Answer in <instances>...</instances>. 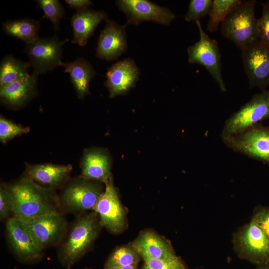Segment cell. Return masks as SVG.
Returning <instances> with one entry per match:
<instances>
[{
  "instance_id": "14",
  "label": "cell",
  "mask_w": 269,
  "mask_h": 269,
  "mask_svg": "<svg viewBox=\"0 0 269 269\" xmlns=\"http://www.w3.org/2000/svg\"><path fill=\"white\" fill-rule=\"evenodd\" d=\"M105 189L93 210L99 215L100 223L113 233L122 230L125 224V212L113 183L112 176L105 184Z\"/></svg>"
},
{
  "instance_id": "17",
  "label": "cell",
  "mask_w": 269,
  "mask_h": 269,
  "mask_svg": "<svg viewBox=\"0 0 269 269\" xmlns=\"http://www.w3.org/2000/svg\"><path fill=\"white\" fill-rule=\"evenodd\" d=\"M72 169L70 164L33 165L28 166L26 176L41 186L53 190L66 182Z\"/></svg>"
},
{
  "instance_id": "20",
  "label": "cell",
  "mask_w": 269,
  "mask_h": 269,
  "mask_svg": "<svg viewBox=\"0 0 269 269\" xmlns=\"http://www.w3.org/2000/svg\"><path fill=\"white\" fill-rule=\"evenodd\" d=\"M38 75L28 76L0 87V97L4 104L12 107L23 105L35 94Z\"/></svg>"
},
{
  "instance_id": "38",
  "label": "cell",
  "mask_w": 269,
  "mask_h": 269,
  "mask_svg": "<svg viewBox=\"0 0 269 269\" xmlns=\"http://www.w3.org/2000/svg\"><path fill=\"white\" fill-rule=\"evenodd\" d=\"M142 269H148L147 268V267L145 265H144Z\"/></svg>"
},
{
  "instance_id": "11",
  "label": "cell",
  "mask_w": 269,
  "mask_h": 269,
  "mask_svg": "<svg viewBox=\"0 0 269 269\" xmlns=\"http://www.w3.org/2000/svg\"><path fill=\"white\" fill-rule=\"evenodd\" d=\"M241 58L250 89L259 88L262 91L269 86V48L259 40L241 50Z\"/></svg>"
},
{
  "instance_id": "7",
  "label": "cell",
  "mask_w": 269,
  "mask_h": 269,
  "mask_svg": "<svg viewBox=\"0 0 269 269\" xmlns=\"http://www.w3.org/2000/svg\"><path fill=\"white\" fill-rule=\"evenodd\" d=\"M222 139L232 150L269 165V126L259 123Z\"/></svg>"
},
{
  "instance_id": "30",
  "label": "cell",
  "mask_w": 269,
  "mask_h": 269,
  "mask_svg": "<svg viewBox=\"0 0 269 269\" xmlns=\"http://www.w3.org/2000/svg\"><path fill=\"white\" fill-rule=\"evenodd\" d=\"M29 129L16 125L12 122L0 117V140L4 142L13 137L28 133Z\"/></svg>"
},
{
  "instance_id": "24",
  "label": "cell",
  "mask_w": 269,
  "mask_h": 269,
  "mask_svg": "<svg viewBox=\"0 0 269 269\" xmlns=\"http://www.w3.org/2000/svg\"><path fill=\"white\" fill-rule=\"evenodd\" d=\"M30 63L16 59L12 55L4 57L0 65V87L28 76Z\"/></svg>"
},
{
  "instance_id": "15",
  "label": "cell",
  "mask_w": 269,
  "mask_h": 269,
  "mask_svg": "<svg viewBox=\"0 0 269 269\" xmlns=\"http://www.w3.org/2000/svg\"><path fill=\"white\" fill-rule=\"evenodd\" d=\"M126 25H121L114 20L107 19L101 31L96 48V56L107 61L116 59L128 48Z\"/></svg>"
},
{
  "instance_id": "13",
  "label": "cell",
  "mask_w": 269,
  "mask_h": 269,
  "mask_svg": "<svg viewBox=\"0 0 269 269\" xmlns=\"http://www.w3.org/2000/svg\"><path fill=\"white\" fill-rule=\"evenodd\" d=\"M5 227L10 248L18 260L31 263L41 258L43 251L18 218L14 216L9 218L6 221Z\"/></svg>"
},
{
  "instance_id": "34",
  "label": "cell",
  "mask_w": 269,
  "mask_h": 269,
  "mask_svg": "<svg viewBox=\"0 0 269 269\" xmlns=\"http://www.w3.org/2000/svg\"><path fill=\"white\" fill-rule=\"evenodd\" d=\"M65 1L70 7L76 9L77 12L88 9L93 4L89 0H66Z\"/></svg>"
},
{
  "instance_id": "9",
  "label": "cell",
  "mask_w": 269,
  "mask_h": 269,
  "mask_svg": "<svg viewBox=\"0 0 269 269\" xmlns=\"http://www.w3.org/2000/svg\"><path fill=\"white\" fill-rule=\"evenodd\" d=\"M196 23L200 38L197 42L187 48L188 62L205 67L218 84L220 91L226 92V88L221 74V54L218 42L204 31L200 21Z\"/></svg>"
},
{
  "instance_id": "31",
  "label": "cell",
  "mask_w": 269,
  "mask_h": 269,
  "mask_svg": "<svg viewBox=\"0 0 269 269\" xmlns=\"http://www.w3.org/2000/svg\"><path fill=\"white\" fill-rule=\"evenodd\" d=\"M262 15L258 18L259 40L269 48V1L261 3Z\"/></svg>"
},
{
  "instance_id": "4",
  "label": "cell",
  "mask_w": 269,
  "mask_h": 269,
  "mask_svg": "<svg viewBox=\"0 0 269 269\" xmlns=\"http://www.w3.org/2000/svg\"><path fill=\"white\" fill-rule=\"evenodd\" d=\"M19 219L42 251L61 242L68 231L67 220L62 211Z\"/></svg>"
},
{
  "instance_id": "36",
  "label": "cell",
  "mask_w": 269,
  "mask_h": 269,
  "mask_svg": "<svg viewBox=\"0 0 269 269\" xmlns=\"http://www.w3.org/2000/svg\"><path fill=\"white\" fill-rule=\"evenodd\" d=\"M137 265H130L128 266L114 268L112 269H137Z\"/></svg>"
},
{
  "instance_id": "29",
  "label": "cell",
  "mask_w": 269,
  "mask_h": 269,
  "mask_svg": "<svg viewBox=\"0 0 269 269\" xmlns=\"http://www.w3.org/2000/svg\"><path fill=\"white\" fill-rule=\"evenodd\" d=\"M14 216V198L9 187L1 184L0 187V219L7 220Z\"/></svg>"
},
{
  "instance_id": "22",
  "label": "cell",
  "mask_w": 269,
  "mask_h": 269,
  "mask_svg": "<svg viewBox=\"0 0 269 269\" xmlns=\"http://www.w3.org/2000/svg\"><path fill=\"white\" fill-rule=\"evenodd\" d=\"M132 247L138 252H142L153 258L167 260L176 257L165 241L150 232L140 235L133 243Z\"/></svg>"
},
{
  "instance_id": "27",
  "label": "cell",
  "mask_w": 269,
  "mask_h": 269,
  "mask_svg": "<svg viewBox=\"0 0 269 269\" xmlns=\"http://www.w3.org/2000/svg\"><path fill=\"white\" fill-rule=\"evenodd\" d=\"M37 7L41 8L44 13L41 18L48 19L53 24L55 30L59 27L61 19L63 17L64 10L62 5L58 0H36Z\"/></svg>"
},
{
  "instance_id": "1",
  "label": "cell",
  "mask_w": 269,
  "mask_h": 269,
  "mask_svg": "<svg viewBox=\"0 0 269 269\" xmlns=\"http://www.w3.org/2000/svg\"><path fill=\"white\" fill-rule=\"evenodd\" d=\"M8 187L14 198V216L18 218L62 211L59 198L53 190L40 185L27 176Z\"/></svg>"
},
{
  "instance_id": "19",
  "label": "cell",
  "mask_w": 269,
  "mask_h": 269,
  "mask_svg": "<svg viewBox=\"0 0 269 269\" xmlns=\"http://www.w3.org/2000/svg\"><path fill=\"white\" fill-rule=\"evenodd\" d=\"M81 176L105 184L111 177L110 158L103 150L94 149L86 151L81 164Z\"/></svg>"
},
{
  "instance_id": "18",
  "label": "cell",
  "mask_w": 269,
  "mask_h": 269,
  "mask_svg": "<svg viewBox=\"0 0 269 269\" xmlns=\"http://www.w3.org/2000/svg\"><path fill=\"white\" fill-rule=\"evenodd\" d=\"M107 19V14L103 11L86 9L76 12L71 18L73 30V44L84 46L101 21Z\"/></svg>"
},
{
  "instance_id": "10",
  "label": "cell",
  "mask_w": 269,
  "mask_h": 269,
  "mask_svg": "<svg viewBox=\"0 0 269 269\" xmlns=\"http://www.w3.org/2000/svg\"><path fill=\"white\" fill-rule=\"evenodd\" d=\"M69 39L61 40L56 35L39 38L26 43L24 52L27 55L33 73L38 75L53 70L61 66L62 47Z\"/></svg>"
},
{
  "instance_id": "16",
  "label": "cell",
  "mask_w": 269,
  "mask_h": 269,
  "mask_svg": "<svg viewBox=\"0 0 269 269\" xmlns=\"http://www.w3.org/2000/svg\"><path fill=\"white\" fill-rule=\"evenodd\" d=\"M140 72L134 62L130 58L120 61L110 67L106 73L105 86L110 97L126 94L134 87Z\"/></svg>"
},
{
  "instance_id": "26",
  "label": "cell",
  "mask_w": 269,
  "mask_h": 269,
  "mask_svg": "<svg viewBox=\"0 0 269 269\" xmlns=\"http://www.w3.org/2000/svg\"><path fill=\"white\" fill-rule=\"evenodd\" d=\"M140 258L138 252L133 247L125 246L114 251L106 260L105 269L137 265Z\"/></svg>"
},
{
  "instance_id": "21",
  "label": "cell",
  "mask_w": 269,
  "mask_h": 269,
  "mask_svg": "<svg viewBox=\"0 0 269 269\" xmlns=\"http://www.w3.org/2000/svg\"><path fill=\"white\" fill-rule=\"evenodd\" d=\"M64 72L68 73L70 80L79 98H83L89 93V83L96 73L91 64L83 57L61 65Z\"/></svg>"
},
{
  "instance_id": "39",
  "label": "cell",
  "mask_w": 269,
  "mask_h": 269,
  "mask_svg": "<svg viewBox=\"0 0 269 269\" xmlns=\"http://www.w3.org/2000/svg\"></svg>"
},
{
  "instance_id": "12",
  "label": "cell",
  "mask_w": 269,
  "mask_h": 269,
  "mask_svg": "<svg viewBox=\"0 0 269 269\" xmlns=\"http://www.w3.org/2000/svg\"><path fill=\"white\" fill-rule=\"evenodd\" d=\"M119 8L126 15L127 24L137 25L144 21L169 25L175 15L167 7L147 0H119Z\"/></svg>"
},
{
  "instance_id": "35",
  "label": "cell",
  "mask_w": 269,
  "mask_h": 269,
  "mask_svg": "<svg viewBox=\"0 0 269 269\" xmlns=\"http://www.w3.org/2000/svg\"><path fill=\"white\" fill-rule=\"evenodd\" d=\"M169 269H186L181 260L177 257Z\"/></svg>"
},
{
  "instance_id": "8",
  "label": "cell",
  "mask_w": 269,
  "mask_h": 269,
  "mask_svg": "<svg viewBox=\"0 0 269 269\" xmlns=\"http://www.w3.org/2000/svg\"><path fill=\"white\" fill-rule=\"evenodd\" d=\"M234 244L240 258L256 265L269 263V238L252 221L235 235Z\"/></svg>"
},
{
  "instance_id": "6",
  "label": "cell",
  "mask_w": 269,
  "mask_h": 269,
  "mask_svg": "<svg viewBox=\"0 0 269 269\" xmlns=\"http://www.w3.org/2000/svg\"><path fill=\"white\" fill-rule=\"evenodd\" d=\"M269 118V90L254 95L251 99L225 121L221 136H230Z\"/></svg>"
},
{
  "instance_id": "37",
  "label": "cell",
  "mask_w": 269,
  "mask_h": 269,
  "mask_svg": "<svg viewBox=\"0 0 269 269\" xmlns=\"http://www.w3.org/2000/svg\"><path fill=\"white\" fill-rule=\"evenodd\" d=\"M255 269H269V263L256 265Z\"/></svg>"
},
{
  "instance_id": "25",
  "label": "cell",
  "mask_w": 269,
  "mask_h": 269,
  "mask_svg": "<svg viewBox=\"0 0 269 269\" xmlns=\"http://www.w3.org/2000/svg\"><path fill=\"white\" fill-rule=\"evenodd\" d=\"M241 2V0H214L209 14L207 31H216L219 24L222 23L233 8Z\"/></svg>"
},
{
  "instance_id": "3",
  "label": "cell",
  "mask_w": 269,
  "mask_h": 269,
  "mask_svg": "<svg viewBox=\"0 0 269 269\" xmlns=\"http://www.w3.org/2000/svg\"><path fill=\"white\" fill-rule=\"evenodd\" d=\"M256 0L242 1L229 12L221 23V33L241 50L259 40Z\"/></svg>"
},
{
  "instance_id": "33",
  "label": "cell",
  "mask_w": 269,
  "mask_h": 269,
  "mask_svg": "<svg viewBox=\"0 0 269 269\" xmlns=\"http://www.w3.org/2000/svg\"><path fill=\"white\" fill-rule=\"evenodd\" d=\"M251 221L257 225L269 238V209L263 208L257 211Z\"/></svg>"
},
{
  "instance_id": "5",
  "label": "cell",
  "mask_w": 269,
  "mask_h": 269,
  "mask_svg": "<svg viewBox=\"0 0 269 269\" xmlns=\"http://www.w3.org/2000/svg\"><path fill=\"white\" fill-rule=\"evenodd\" d=\"M98 182L81 176L72 180L59 197L61 211L80 215L93 210L104 191Z\"/></svg>"
},
{
  "instance_id": "28",
  "label": "cell",
  "mask_w": 269,
  "mask_h": 269,
  "mask_svg": "<svg viewBox=\"0 0 269 269\" xmlns=\"http://www.w3.org/2000/svg\"><path fill=\"white\" fill-rule=\"evenodd\" d=\"M212 0H191L188 10L184 16L187 22L200 21V19L209 15L211 11Z\"/></svg>"
},
{
  "instance_id": "23",
  "label": "cell",
  "mask_w": 269,
  "mask_h": 269,
  "mask_svg": "<svg viewBox=\"0 0 269 269\" xmlns=\"http://www.w3.org/2000/svg\"><path fill=\"white\" fill-rule=\"evenodd\" d=\"M40 25L39 21L24 18L6 21L2 23V28L6 34L28 43L39 38Z\"/></svg>"
},
{
  "instance_id": "32",
  "label": "cell",
  "mask_w": 269,
  "mask_h": 269,
  "mask_svg": "<svg viewBox=\"0 0 269 269\" xmlns=\"http://www.w3.org/2000/svg\"><path fill=\"white\" fill-rule=\"evenodd\" d=\"M138 253L148 269H169L177 258L176 257L174 259L167 260H160L150 257L142 252Z\"/></svg>"
},
{
  "instance_id": "2",
  "label": "cell",
  "mask_w": 269,
  "mask_h": 269,
  "mask_svg": "<svg viewBox=\"0 0 269 269\" xmlns=\"http://www.w3.org/2000/svg\"><path fill=\"white\" fill-rule=\"evenodd\" d=\"M102 227L94 213L80 214L71 226L61 242L58 257L63 266L70 269L88 251Z\"/></svg>"
}]
</instances>
